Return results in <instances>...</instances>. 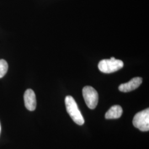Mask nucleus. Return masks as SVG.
<instances>
[{
	"label": "nucleus",
	"instance_id": "6",
	"mask_svg": "<svg viewBox=\"0 0 149 149\" xmlns=\"http://www.w3.org/2000/svg\"><path fill=\"white\" fill-rule=\"evenodd\" d=\"M143 81L142 78L136 77L132 79L128 82L121 84L119 86V90L123 92H128L138 88Z\"/></svg>",
	"mask_w": 149,
	"mask_h": 149
},
{
	"label": "nucleus",
	"instance_id": "3",
	"mask_svg": "<svg viewBox=\"0 0 149 149\" xmlns=\"http://www.w3.org/2000/svg\"><path fill=\"white\" fill-rule=\"evenodd\" d=\"M133 124L135 128L142 132H147L149 130V109L136 113L133 120Z\"/></svg>",
	"mask_w": 149,
	"mask_h": 149
},
{
	"label": "nucleus",
	"instance_id": "1",
	"mask_svg": "<svg viewBox=\"0 0 149 149\" xmlns=\"http://www.w3.org/2000/svg\"><path fill=\"white\" fill-rule=\"evenodd\" d=\"M65 102L66 111L74 122L79 125H83L85 123V120L74 98L72 96H66Z\"/></svg>",
	"mask_w": 149,
	"mask_h": 149
},
{
	"label": "nucleus",
	"instance_id": "7",
	"mask_svg": "<svg viewBox=\"0 0 149 149\" xmlns=\"http://www.w3.org/2000/svg\"><path fill=\"white\" fill-rule=\"evenodd\" d=\"M122 108L119 105H114L107 112L105 117L107 119H118L122 116Z\"/></svg>",
	"mask_w": 149,
	"mask_h": 149
},
{
	"label": "nucleus",
	"instance_id": "5",
	"mask_svg": "<svg viewBox=\"0 0 149 149\" xmlns=\"http://www.w3.org/2000/svg\"><path fill=\"white\" fill-rule=\"evenodd\" d=\"M24 104L28 110L33 111L36 109L37 106L36 96L34 92L31 89L26 91L24 95Z\"/></svg>",
	"mask_w": 149,
	"mask_h": 149
},
{
	"label": "nucleus",
	"instance_id": "4",
	"mask_svg": "<svg viewBox=\"0 0 149 149\" xmlns=\"http://www.w3.org/2000/svg\"><path fill=\"white\" fill-rule=\"evenodd\" d=\"M82 95L87 107L91 109L96 108L98 102V94L91 86H87L82 90Z\"/></svg>",
	"mask_w": 149,
	"mask_h": 149
},
{
	"label": "nucleus",
	"instance_id": "9",
	"mask_svg": "<svg viewBox=\"0 0 149 149\" xmlns=\"http://www.w3.org/2000/svg\"><path fill=\"white\" fill-rule=\"evenodd\" d=\"M0 133H1V124H0Z\"/></svg>",
	"mask_w": 149,
	"mask_h": 149
},
{
	"label": "nucleus",
	"instance_id": "2",
	"mask_svg": "<svg viewBox=\"0 0 149 149\" xmlns=\"http://www.w3.org/2000/svg\"><path fill=\"white\" fill-rule=\"evenodd\" d=\"M124 66L122 60L112 57L110 59H103L100 61L98 67L103 73L110 74L121 69Z\"/></svg>",
	"mask_w": 149,
	"mask_h": 149
},
{
	"label": "nucleus",
	"instance_id": "8",
	"mask_svg": "<svg viewBox=\"0 0 149 149\" xmlns=\"http://www.w3.org/2000/svg\"><path fill=\"white\" fill-rule=\"evenodd\" d=\"M8 68L7 61L3 60H0V79L2 78L7 73Z\"/></svg>",
	"mask_w": 149,
	"mask_h": 149
}]
</instances>
